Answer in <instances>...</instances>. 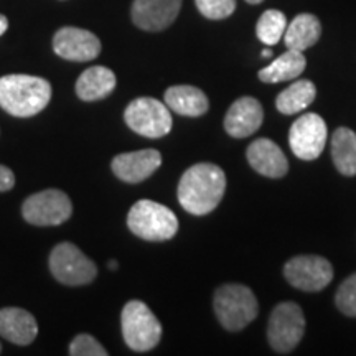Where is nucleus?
Returning <instances> with one entry per match:
<instances>
[{"instance_id":"b1692460","label":"nucleus","mask_w":356,"mask_h":356,"mask_svg":"<svg viewBox=\"0 0 356 356\" xmlns=\"http://www.w3.org/2000/svg\"><path fill=\"white\" fill-rule=\"evenodd\" d=\"M287 29V19L280 10L270 8L266 10L259 17L256 24V35L262 43L267 47H273V44L279 43V40L284 37Z\"/></svg>"},{"instance_id":"c85d7f7f","label":"nucleus","mask_w":356,"mask_h":356,"mask_svg":"<svg viewBox=\"0 0 356 356\" xmlns=\"http://www.w3.org/2000/svg\"><path fill=\"white\" fill-rule=\"evenodd\" d=\"M7 29H8V20H7V17L0 13V37H2V35L7 32Z\"/></svg>"},{"instance_id":"423d86ee","label":"nucleus","mask_w":356,"mask_h":356,"mask_svg":"<svg viewBox=\"0 0 356 356\" xmlns=\"http://www.w3.org/2000/svg\"><path fill=\"white\" fill-rule=\"evenodd\" d=\"M124 121L147 139H160L172 131V114L165 102L154 97H137L126 108Z\"/></svg>"},{"instance_id":"2f4dec72","label":"nucleus","mask_w":356,"mask_h":356,"mask_svg":"<svg viewBox=\"0 0 356 356\" xmlns=\"http://www.w3.org/2000/svg\"><path fill=\"white\" fill-rule=\"evenodd\" d=\"M248 3H252V6H257V3H261V2H264V0H246Z\"/></svg>"},{"instance_id":"f8f14e48","label":"nucleus","mask_w":356,"mask_h":356,"mask_svg":"<svg viewBox=\"0 0 356 356\" xmlns=\"http://www.w3.org/2000/svg\"><path fill=\"white\" fill-rule=\"evenodd\" d=\"M53 50L70 61H91L101 53V42L95 33L76 26H63L55 33Z\"/></svg>"},{"instance_id":"cd10ccee","label":"nucleus","mask_w":356,"mask_h":356,"mask_svg":"<svg viewBox=\"0 0 356 356\" xmlns=\"http://www.w3.org/2000/svg\"><path fill=\"white\" fill-rule=\"evenodd\" d=\"M15 185V175L10 168L6 165H0V191H8Z\"/></svg>"},{"instance_id":"7c9ffc66","label":"nucleus","mask_w":356,"mask_h":356,"mask_svg":"<svg viewBox=\"0 0 356 356\" xmlns=\"http://www.w3.org/2000/svg\"><path fill=\"white\" fill-rule=\"evenodd\" d=\"M262 56H266V58L273 56V51H270V50H262Z\"/></svg>"},{"instance_id":"bb28decb","label":"nucleus","mask_w":356,"mask_h":356,"mask_svg":"<svg viewBox=\"0 0 356 356\" xmlns=\"http://www.w3.org/2000/svg\"><path fill=\"white\" fill-rule=\"evenodd\" d=\"M70 355L71 356H108V350H104L99 341L95 337L83 335L74 337V340L70 345Z\"/></svg>"},{"instance_id":"6ab92c4d","label":"nucleus","mask_w":356,"mask_h":356,"mask_svg":"<svg viewBox=\"0 0 356 356\" xmlns=\"http://www.w3.org/2000/svg\"><path fill=\"white\" fill-rule=\"evenodd\" d=\"M115 88V74L106 66H91L76 81V95L83 101H97L109 96Z\"/></svg>"},{"instance_id":"f3484780","label":"nucleus","mask_w":356,"mask_h":356,"mask_svg":"<svg viewBox=\"0 0 356 356\" xmlns=\"http://www.w3.org/2000/svg\"><path fill=\"white\" fill-rule=\"evenodd\" d=\"M38 335V323L30 312L19 307H7L0 310V337L12 343L30 345Z\"/></svg>"},{"instance_id":"1a4fd4ad","label":"nucleus","mask_w":356,"mask_h":356,"mask_svg":"<svg viewBox=\"0 0 356 356\" xmlns=\"http://www.w3.org/2000/svg\"><path fill=\"white\" fill-rule=\"evenodd\" d=\"M73 213V204L65 191L43 190L29 197L22 204L25 221L35 226H58L68 221Z\"/></svg>"},{"instance_id":"9b49d317","label":"nucleus","mask_w":356,"mask_h":356,"mask_svg":"<svg viewBox=\"0 0 356 356\" xmlns=\"http://www.w3.org/2000/svg\"><path fill=\"white\" fill-rule=\"evenodd\" d=\"M284 275L296 289L318 292L332 282L333 266L322 256H297L284 267Z\"/></svg>"},{"instance_id":"39448f33","label":"nucleus","mask_w":356,"mask_h":356,"mask_svg":"<svg viewBox=\"0 0 356 356\" xmlns=\"http://www.w3.org/2000/svg\"><path fill=\"white\" fill-rule=\"evenodd\" d=\"M121 328L124 341L134 351L154 350L162 337V325L159 318L140 300H131L124 307Z\"/></svg>"},{"instance_id":"5701e85b","label":"nucleus","mask_w":356,"mask_h":356,"mask_svg":"<svg viewBox=\"0 0 356 356\" xmlns=\"http://www.w3.org/2000/svg\"><path fill=\"white\" fill-rule=\"evenodd\" d=\"M317 96V88L310 79H300V81L292 83L291 86L284 89L275 99V108L279 113L292 115L300 113L314 102Z\"/></svg>"},{"instance_id":"412c9836","label":"nucleus","mask_w":356,"mask_h":356,"mask_svg":"<svg viewBox=\"0 0 356 356\" xmlns=\"http://www.w3.org/2000/svg\"><path fill=\"white\" fill-rule=\"evenodd\" d=\"M305 66L307 60L304 56V51L289 50L287 48L286 53H282L269 66H266V68L259 71V79L267 84L291 81V79L299 78L304 73Z\"/></svg>"},{"instance_id":"a211bd4d","label":"nucleus","mask_w":356,"mask_h":356,"mask_svg":"<svg viewBox=\"0 0 356 356\" xmlns=\"http://www.w3.org/2000/svg\"><path fill=\"white\" fill-rule=\"evenodd\" d=\"M163 99H165L168 109L180 115H186V118H198L210 108L208 97L202 89L188 86V84L168 88Z\"/></svg>"},{"instance_id":"9d476101","label":"nucleus","mask_w":356,"mask_h":356,"mask_svg":"<svg viewBox=\"0 0 356 356\" xmlns=\"http://www.w3.org/2000/svg\"><path fill=\"white\" fill-rule=\"evenodd\" d=\"M327 124L318 114L309 113L300 115L289 131V145L296 157L315 160L322 155L327 144Z\"/></svg>"},{"instance_id":"7ed1b4c3","label":"nucleus","mask_w":356,"mask_h":356,"mask_svg":"<svg viewBox=\"0 0 356 356\" xmlns=\"http://www.w3.org/2000/svg\"><path fill=\"white\" fill-rule=\"evenodd\" d=\"M213 307L218 322L229 332L243 330L259 314L254 292L243 284H225L218 287Z\"/></svg>"},{"instance_id":"ddd939ff","label":"nucleus","mask_w":356,"mask_h":356,"mask_svg":"<svg viewBox=\"0 0 356 356\" xmlns=\"http://www.w3.org/2000/svg\"><path fill=\"white\" fill-rule=\"evenodd\" d=\"M180 7L181 0H134L132 22L145 32H162L175 22Z\"/></svg>"},{"instance_id":"4468645a","label":"nucleus","mask_w":356,"mask_h":356,"mask_svg":"<svg viewBox=\"0 0 356 356\" xmlns=\"http://www.w3.org/2000/svg\"><path fill=\"white\" fill-rule=\"evenodd\" d=\"M162 165V155L155 149L136 150L118 155L113 160V172L127 184H139Z\"/></svg>"},{"instance_id":"aec40b11","label":"nucleus","mask_w":356,"mask_h":356,"mask_svg":"<svg viewBox=\"0 0 356 356\" xmlns=\"http://www.w3.org/2000/svg\"><path fill=\"white\" fill-rule=\"evenodd\" d=\"M320 35H322V25L317 17L312 13H300L286 29L284 40L289 50L305 51L318 42Z\"/></svg>"},{"instance_id":"f03ea898","label":"nucleus","mask_w":356,"mask_h":356,"mask_svg":"<svg viewBox=\"0 0 356 356\" xmlns=\"http://www.w3.org/2000/svg\"><path fill=\"white\" fill-rule=\"evenodd\" d=\"M51 99V84L30 74L0 78V108L15 118H32L42 113Z\"/></svg>"},{"instance_id":"20e7f679","label":"nucleus","mask_w":356,"mask_h":356,"mask_svg":"<svg viewBox=\"0 0 356 356\" xmlns=\"http://www.w3.org/2000/svg\"><path fill=\"white\" fill-rule=\"evenodd\" d=\"M127 226L145 241H168L178 231V220L170 208L152 200H139L127 215Z\"/></svg>"},{"instance_id":"f257e3e1","label":"nucleus","mask_w":356,"mask_h":356,"mask_svg":"<svg viewBox=\"0 0 356 356\" xmlns=\"http://www.w3.org/2000/svg\"><path fill=\"white\" fill-rule=\"evenodd\" d=\"M226 175L215 163L191 165L180 178L177 197L190 215L211 213L225 197Z\"/></svg>"},{"instance_id":"0eeeda50","label":"nucleus","mask_w":356,"mask_h":356,"mask_svg":"<svg viewBox=\"0 0 356 356\" xmlns=\"http://www.w3.org/2000/svg\"><path fill=\"white\" fill-rule=\"evenodd\" d=\"M305 332L304 312L293 302H282L275 305L269 317L267 340L277 353H291L300 343Z\"/></svg>"},{"instance_id":"a878e982","label":"nucleus","mask_w":356,"mask_h":356,"mask_svg":"<svg viewBox=\"0 0 356 356\" xmlns=\"http://www.w3.org/2000/svg\"><path fill=\"white\" fill-rule=\"evenodd\" d=\"M203 17L210 20L228 19L236 10V0H195Z\"/></svg>"},{"instance_id":"6e6552de","label":"nucleus","mask_w":356,"mask_h":356,"mask_svg":"<svg viewBox=\"0 0 356 356\" xmlns=\"http://www.w3.org/2000/svg\"><path fill=\"white\" fill-rule=\"evenodd\" d=\"M50 269L65 286H86L95 280L97 267L73 243H60L50 254Z\"/></svg>"},{"instance_id":"c756f323","label":"nucleus","mask_w":356,"mask_h":356,"mask_svg":"<svg viewBox=\"0 0 356 356\" xmlns=\"http://www.w3.org/2000/svg\"><path fill=\"white\" fill-rule=\"evenodd\" d=\"M109 267H111V269H118V267H119V264H118V261H111L109 262Z\"/></svg>"},{"instance_id":"393cba45","label":"nucleus","mask_w":356,"mask_h":356,"mask_svg":"<svg viewBox=\"0 0 356 356\" xmlns=\"http://www.w3.org/2000/svg\"><path fill=\"white\" fill-rule=\"evenodd\" d=\"M335 304L341 314L356 317V274L341 282L335 296Z\"/></svg>"},{"instance_id":"473e14b6","label":"nucleus","mask_w":356,"mask_h":356,"mask_svg":"<svg viewBox=\"0 0 356 356\" xmlns=\"http://www.w3.org/2000/svg\"><path fill=\"white\" fill-rule=\"evenodd\" d=\"M0 351H2V345H0Z\"/></svg>"},{"instance_id":"dca6fc26","label":"nucleus","mask_w":356,"mask_h":356,"mask_svg":"<svg viewBox=\"0 0 356 356\" xmlns=\"http://www.w3.org/2000/svg\"><path fill=\"white\" fill-rule=\"evenodd\" d=\"M246 155L249 165L264 177L280 178L289 170V162L280 147L266 137L252 142Z\"/></svg>"},{"instance_id":"4be33fe9","label":"nucleus","mask_w":356,"mask_h":356,"mask_svg":"<svg viewBox=\"0 0 356 356\" xmlns=\"http://www.w3.org/2000/svg\"><path fill=\"white\" fill-rule=\"evenodd\" d=\"M332 159L337 170L345 177L356 175V134L348 127H338L332 136Z\"/></svg>"},{"instance_id":"2eb2a0df","label":"nucleus","mask_w":356,"mask_h":356,"mask_svg":"<svg viewBox=\"0 0 356 356\" xmlns=\"http://www.w3.org/2000/svg\"><path fill=\"white\" fill-rule=\"evenodd\" d=\"M264 121V111L256 97L244 96L236 99L225 118V129L234 139L252 136Z\"/></svg>"}]
</instances>
